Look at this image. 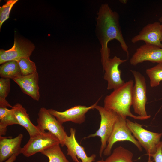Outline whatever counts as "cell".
Returning <instances> with one entry per match:
<instances>
[{
    "label": "cell",
    "mask_w": 162,
    "mask_h": 162,
    "mask_svg": "<svg viewBox=\"0 0 162 162\" xmlns=\"http://www.w3.org/2000/svg\"><path fill=\"white\" fill-rule=\"evenodd\" d=\"M126 119L118 115L112 133L108 141L107 146L103 152L104 155L108 156L110 155L111 153L112 149L114 144L119 141L130 142L136 147L140 151H142V147L133 135L127 125Z\"/></svg>",
    "instance_id": "obj_6"
},
{
    "label": "cell",
    "mask_w": 162,
    "mask_h": 162,
    "mask_svg": "<svg viewBox=\"0 0 162 162\" xmlns=\"http://www.w3.org/2000/svg\"><path fill=\"white\" fill-rule=\"evenodd\" d=\"M18 62L22 76H27L37 72L35 64L30 59L29 57L22 58Z\"/></svg>",
    "instance_id": "obj_24"
},
{
    "label": "cell",
    "mask_w": 162,
    "mask_h": 162,
    "mask_svg": "<svg viewBox=\"0 0 162 162\" xmlns=\"http://www.w3.org/2000/svg\"><path fill=\"white\" fill-rule=\"evenodd\" d=\"M19 124L24 127L27 130L30 137L36 136L42 132L37 126L31 121L28 114L25 108L20 104L17 103L12 107Z\"/></svg>",
    "instance_id": "obj_17"
},
{
    "label": "cell",
    "mask_w": 162,
    "mask_h": 162,
    "mask_svg": "<svg viewBox=\"0 0 162 162\" xmlns=\"http://www.w3.org/2000/svg\"><path fill=\"white\" fill-rule=\"evenodd\" d=\"M127 60L121 59L115 56L112 58H110L103 67L105 71L104 79L108 83L107 90L115 89L125 83L121 77V71L119 67Z\"/></svg>",
    "instance_id": "obj_11"
},
{
    "label": "cell",
    "mask_w": 162,
    "mask_h": 162,
    "mask_svg": "<svg viewBox=\"0 0 162 162\" xmlns=\"http://www.w3.org/2000/svg\"><path fill=\"white\" fill-rule=\"evenodd\" d=\"M22 76L17 61H10L2 64L0 67V76L12 80Z\"/></svg>",
    "instance_id": "obj_20"
},
{
    "label": "cell",
    "mask_w": 162,
    "mask_h": 162,
    "mask_svg": "<svg viewBox=\"0 0 162 162\" xmlns=\"http://www.w3.org/2000/svg\"><path fill=\"white\" fill-rule=\"evenodd\" d=\"M15 124L19 123L12 108L0 106V136L6 134L8 126Z\"/></svg>",
    "instance_id": "obj_18"
},
{
    "label": "cell",
    "mask_w": 162,
    "mask_h": 162,
    "mask_svg": "<svg viewBox=\"0 0 162 162\" xmlns=\"http://www.w3.org/2000/svg\"><path fill=\"white\" fill-rule=\"evenodd\" d=\"M145 61L162 63V48L145 43L136 50L130 59V64L133 66Z\"/></svg>",
    "instance_id": "obj_12"
},
{
    "label": "cell",
    "mask_w": 162,
    "mask_h": 162,
    "mask_svg": "<svg viewBox=\"0 0 162 162\" xmlns=\"http://www.w3.org/2000/svg\"><path fill=\"white\" fill-rule=\"evenodd\" d=\"M134 85L133 80H130L121 87L113 90L105 98L104 106L114 111L122 117L127 116L138 120H145L148 118L133 114L131 112L132 106V91Z\"/></svg>",
    "instance_id": "obj_2"
},
{
    "label": "cell",
    "mask_w": 162,
    "mask_h": 162,
    "mask_svg": "<svg viewBox=\"0 0 162 162\" xmlns=\"http://www.w3.org/2000/svg\"><path fill=\"white\" fill-rule=\"evenodd\" d=\"M35 48L31 41L24 39L15 38L12 47L8 50H0V64L10 61L18 62L20 59L30 57Z\"/></svg>",
    "instance_id": "obj_8"
},
{
    "label": "cell",
    "mask_w": 162,
    "mask_h": 162,
    "mask_svg": "<svg viewBox=\"0 0 162 162\" xmlns=\"http://www.w3.org/2000/svg\"><path fill=\"white\" fill-rule=\"evenodd\" d=\"M148 156L152 157L155 162H162V141H160L155 153Z\"/></svg>",
    "instance_id": "obj_26"
},
{
    "label": "cell",
    "mask_w": 162,
    "mask_h": 162,
    "mask_svg": "<svg viewBox=\"0 0 162 162\" xmlns=\"http://www.w3.org/2000/svg\"><path fill=\"white\" fill-rule=\"evenodd\" d=\"M37 125L42 132L48 130L54 135L60 141V145L65 146V141L67 135L62 124L56 118L51 114L48 109L45 107L41 108L38 113Z\"/></svg>",
    "instance_id": "obj_7"
},
{
    "label": "cell",
    "mask_w": 162,
    "mask_h": 162,
    "mask_svg": "<svg viewBox=\"0 0 162 162\" xmlns=\"http://www.w3.org/2000/svg\"><path fill=\"white\" fill-rule=\"evenodd\" d=\"M16 157L15 155H13L3 162H14L16 159Z\"/></svg>",
    "instance_id": "obj_27"
},
{
    "label": "cell",
    "mask_w": 162,
    "mask_h": 162,
    "mask_svg": "<svg viewBox=\"0 0 162 162\" xmlns=\"http://www.w3.org/2000/svg\"><path fill=\"white\" fill-rule=\"evenodd\" d=\"M101 98L94 104L89 106L76 105L63 112L58 111L52 109H49L48 110L62 124L67 122L81 124L86 120V113L90 110L95 109Z\"/></svg>",
    "instance_id": "obj_10"
},
{
    "label": "cell",
    "mask_w": 162,
    "mask_h": 162,
    "mask_svg": "<svg viewBox=\"0 0 162 162\" xmlns=\"http://www.w3.org/2000/svg\"><path fill=\"white\" fill-rule=\"evenodd\" d=\"M20 86L22 91L34 100L39 101L40 98L37 72L29 75L22 76L13 80Z\"/></svg>",
    "instance_id": "obj_16"
},
{
    "label": "cell",
    "mask_w": 162,
    "mask_h": 162,
    "mask_svg": "<svg viewBox=\"0 0 162 162\" xmlns=\"http://www.w3.org/2000/svg\"><path fill=\"white\" fill-rule=\"evenodd\" d=\"M159 21L160 22L162 23V16L160 18Z\"/></svg>",
    "instance_id": "obj_30"
},
{
    "label": "cell",
    "mask_w": 162,
    "mask_h": 162,
    "mask_svg": "<svg viewBox=\"0 0 162 162\" xmlns=\"http://www.w3.org/2000/svg\"><path fill=\"white\" fill-rule=\"evenodd\" d=\"M146 72L149 78L151 87L158 86L162 81V63L158 64L152 68L147 69Z\"/></svg>",
    "instance_id": "obj_22"
},
{
    "label": "cell",
    "mask_w": 162,
    "mask_h": 162,
    "mask_svg": "<svg viewBox=\"0 0 162 162\" xmlns=\"http://www.w3.org/2000/svg\"><path fill=\"white\" fill-rule=\"evenodd\" d=\"M10 79L3 78L0 79V106L10 107L11 108L13 107L6 99L10 91Z\"/></svg>",
    "instance_id": "obj_23"
},
{
    "label": "cell",
    "mask_w": 162,
    "mask_h": 162,
    "mask_svg": "<svg viewBox=\"0 0 162 162\" xmlns=\"http://www.w3.org/2000/svg\"><path fill=\"white\" fill-rule=\"evenodd\" d=\"M95 109L98 110L100 116L99 128L94 133L89 135L84 139L96 136L100 137L101 144L99 154L101 157L107 146L108 141L112 133L118 115L112 110L98 105Z\"/></svg>",
    "instance_id": "obj_3"
},
{
    "label": "cell",
    "mask_w": 162,
    "mask_h": 162,
    "mask_svg": "<svg viewBox=\"0 0 162 162\" xmlns=\"http://www.w3.org/2000/svg\"><path fill=\"white\" fill-rule=\"evenodd\" d=\"M133 153L122 146L117 147L105 160L99 162H133Z\"/></svg>",
    "instance_id": "obj_19"
},
{
    "label": "cell",
    "mask_w": 162,
    "mask_h": 162,
    "mask_svg": "<svg viewBox=\"0 0 162 162\" xmlns=\"http://www.w3.org/2000/svg\"><path fill=\"white\" fill-rule=\"evenodd\" d=\"M162 35L161 24L158 22L148 24L140 31L139 34L133 37L132 43L135 44L140 41L162 48L161 39Z\"/></svg>",
    "instance_id": "obj_13"
},
{
    "label": "cell",
    "mask_w": 162,
    "mask_h": 162,
    "mask_svg": "<svg viewBox=\"0 0 162 162\" xmlns=\"http://www.w3.org/2000/svg\"><path fill=\"white\" fill-rule=\"evenodd\" d=\"M59 143L60 144V142L58 139L50 132H42L30 138L27 142L22 147V154L25 157H29Z\"/></svg>",
    "instance_id": "obj_9"
},
{
    "label": "cell",
    "mask_w": 162,
    "mask_h": 162,
    "mask_svg": "<svg viewBox=\"0 0 162 162\" xmlns=\"http://www.w3.org/2000/svg\"><path fill=\"white\" fill-rule=\"evenodd\" d=\"M135 79L132 91L133 106L134 112L138 116L149 118L146 109L147 103V87L145 78L138 71L130 70Z\"/></svg>",
    "instance_id": "obj_5"
},
{
    "label": "cell",
    "mask_w": 162,
    "mask_h": 162,
    "mask_svg": "<svg viewBox=\"0 0 162 162\" xmlns=\"http://www.w3.org/2000/svg\"><path fill=\"white\" fill-rule=\"evenodd\" d=\"M18 0H9L2 6L0 7V28L3 23L9 17L11 10Z\"/></svg>",
    "instance_id": "obj_25"
},
{
    "label": "cell",
    "mask_w": 162,
    "mask_h": 162,
    "mask_svg": "<svg viewBox=\"0 0 162 162\" xmlns=\"http://www.w3.org/2000/svg\"><path fill=\"white\" fill-rule=\"evenodd\" d=\"M126 122L133 135L146 152V155L155 153L160 142L162 133L148 130L143 128L142 125L128 119H126Z\"/></svg>",
    "instance_id": "obj_4"
},
{
    "label": "cell",
    "mask_w": 162,
    "mask_h": 162,
    "mask_svg": "<svg viewBox=\"0 0 162 162\" xmlns=\"http://www.w3.org/2000/svg\"><path fill=\"white\" fill-rule=\"evenodd\" d=\"M70 134L67 135L65 141V146L67 148V154L70 156L75 162H80L77 158L81 159L82 162H95L96 155L93 154L90 156L87 155L84 148L77 142L76 138V130L75 128H70Z\"/></svg>",
    "instance_id": "obj_14"
},
{
    "label": "cell",
    "mask_w": 162,
    "mask_h": 162,
    "mask_svg": "<svg viewBox=\"0 0 162 162\" xmlns=\"http://www.w3.org/2000/svg\"><path fill=\"white\" fill-rule=\"evenodd\" d=\"M151 157L148 156V158L147 162H153V160H152L151 158Z\"/></svg>",
    "instance_id": "obj_29"
},
{
    "label": "cell",
    "mask_w": 162,
    "mask_h": 162,
    "mask_svg": "<svg viewBox=\"0 0 162 162\" xmlns=\"http://www.w3.org/2000/svg\"><path fill=\"white\" fill-rule=\"evenodd\" d=\"M121 3L123 4H126L127 3V2H128L127 0H121L119 1Z\"/></svg>",
    "instance_id": "obj_28"
},
{
    "label": "cell",
    "mask_w": 162,
    "mask_h": 162,
    "mask_svg": "<svg viewBox=\"0 0 162 162\" xmlns=\"http://www.w3.org/2000/svg\"><path fill=\"white\" fill-rule=\"evenodd\" d=\"M161 26H162V24H161ZM161 41L162 42V37L161 39Z\"/></svg>",
    "instance_id": "obj_31"
},
{
    "label": "cell",
    "mask_w": 162,
    "mask_h": 162,
    "mask_svg": "<svg viewBox=\"0 0 162 162\" xmlns=\"http://www.w3.org/2000/svg\"><path fill=\"white\" fill-rule=\"evenodd\" d=\"M97 15L95 32L101 46L102 66L110 58V51L108 44L112 40L116 39L119 42L128 57V47L122 34L118 14L113 11L108 4L104 3L100 6Z\"/></svg>",
    "instance_id": "obj_1"
},
{
    "label": "cell",
    "mask_w": 162,
    "mask_h": 162,
    "mask_svg": "<svg viewBox=\"0 0 162 162\" xmlns=\"http://www.w3.org/2000/svg\"><path fill=\"white\" fill-rule=\"evenodd\" d=\"M60 144L50 147L40 153L47 157L49 162H70L61 149Z\"/></svg>",
    "instance_id": "obj_21"
},
{
    "label": "cell",
    "mask_w": 162,
    "mask_h": 162,
    "mask_svg": "<svg viewBox=\"0 0 162 162\" xmlns=\"http://www.w3.org/2000/svg\"><path fill=\"white\" fill-rule=\"evenodd\" d=\"M23 136L22 134L14 138L0 136V162L5 161L13 155L17 156L22 153Z\"/></svg>",
    "instance_id": "obj_15"
}]
</instances>
